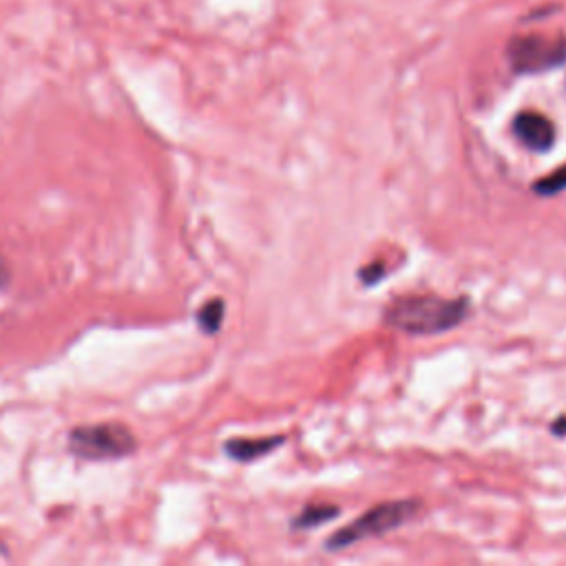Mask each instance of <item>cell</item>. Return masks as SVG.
Instances as JSON below:
<instances>
[{"label": "cell", "instance_id": "obj_1", "mask_svg": "<svg viewBox=\"0 0 566 566\" xmlns=\"http://www.w3.org/2000/svg\"><path fill=\"white\" fill-rule=\"evenodd\" d=\"M469 310L471 303L467 297L445 299L436 294H402L392 299L383 312V321L398 333L436 337L458 328L467 321Z\"/></svg>", "mask_w": 566, "mask_h": 566}, {"label": "cell", "instance_id": "obj_2", "mask_svg": "<svg viewBox=\"0 0 566 566\" xmlns=\"http://www.w3.org/2000/svg\"><path fill=\"white\" fill-rule=\"evenodd\" d=\"M419 511H421V503L412 501V498L387 501V503L374 505L363 516H359L357 520H352L344 529L335 531L326 540V551H341V549H348L357 542L385 535V533H389V531H394L402 525H408L410 520H414L419 516Z\"/></svg>", "mask_w": 566, "mask_h": 566}, {"label": "cell", "instance_id": "obj_3", "mask_svg": "<svg viewBox=\"0 0 566 566\" xmlns=\"http://www.w3.org/2000/svg\"><path fill=\"white\" fill-rule=\"evenodd\" d=\"M69 449L85 460L124 458L137 449V441L127 425L98 423L77 427L69 434Z\"/></svg>", "mask_w": 566, "mask_h": 566}, {"label": "cell", "instance_id": "obj_4", "mask_svg": "<svg viewBox=\"0 0 566 566\" xmlns=\"http://www.w3.org/2000/svg\"><path fill=\"white\" fill-rule=\"evenodd\" d=\"M507 56L516 73H544L566 62V38L544 34L518 36L509 43Z\"/></svg>", "mask_w": 566, "mask_h": 566}, {"label": "cell", "instance_id": "obj_5", "mask_svg": "<svg viewBox=\"0 0 566 566\" xmlns=\"http://www.w3.org/2000/svg\"><path fill=\"white\" fill-rule=\"evenodd\" d=\"M514 135L518 137V142L535 153H546L549 148H553L555 144V127L553 122L535 111H522L514 118L511 124Z\"/></svg>", "mask_w": 566, "mask_h": 566}, {"label": "cell", "instance_id": "obj_6", "mask_svg": "<svg viewBox=\"0 0 566 566\" xmlns=\"http://www.w3.org/2000/svg\"><path fill=\"white\" fill-rule=\"evenodd\" d=\"M286 443V436H266V438H230L226 443V454L237 462L260 460Z\"/></svg>", "mask_w": 566, "mask_h": 566}, {"label": "cell", "instance_id": "obj_7", "mask_svg": "<svg viewBox=\"0 0 566 566\" xmlns=\"http://www.w3.org/2000/svg\"><path fill=\"white\" fill-rule=\"evenodd\" d=\"M341 516V509L337 505H308L294 520H292V529L297 531H305V529H314V527H321L326 525L330 520H337Z\"/></svg>", "mask_w": 566, "mask_h": 566}, {"label": "cell", "instance_id": "obj_8", "mask_svg": "<svg viewBox=\"0 0 566 566\" xmlns=\"http://www.w3.org/2000/svg\"><path fill=\"white\" fill-rule=\"evenodd\" d=\"M224 312H226V305H224V299H210L206 305L200 308L197 312V323L200 328L206 333V335H217L221 323H224Z\"/></svg>", "mask_w": 566, "mask_h": 566}, {"label": "cell", "instance_id": "obj_9", "mask_svg": "<svg viewBox=\"0 0 566 566\" xmlns=\"http://www.w3.org/2000/svg\"><path fill=\"white\" fill-rule=\"evenodd\" d=\"M562 191H566V165L533 184V193L538 197H555Z\"/></svg>", "mask_w": 566, "mask_h": 566}, {"label": "cell", "instance_id": "obj_10", "mask_svg": "<svg viewBox=\"0 0 566 566\" xmlns=\"http://www.w3.org/2000/svg\"><path fill=\"white\" fill-rule=\"evenodd\" d=\"M383 277H385V266H383L381 262H374V264L365 266V268L359 273V279H361L365 286H374V284H378Z\"/></svg>", "mask_w": 566, "mask_h": 566}, {"label": "cell", "instance_id": "obj_11", "mask_svg": "<svg viewBox=\"0 0 566 566\" xmlns=\"http://www.w3.org/2000/svg\"><path fill=\"white\" fill-rule=\"evenodd\" d=\"M8 281H10V266L3 260V255H0V288L8 286Z\"/></svg>", "mask_w": 566, "mask_h": 566}, {"label": "cell", "instance_id": "obj_12", "mask_svg": "<svg viewBox=\"0 0 566 566\" xmlns=\"http://www.w3.org/2000/svg\"><path fill=\"white\" fill-rule=\"evenodd\" d=\"M553 434H557V436H564L566 434V417H562L559 421H553Z\"/></svg>", "mask_w": 566, "mask_h": 566}, {"label": "cell", "instance_id": "obj_13", "mask_svg": "<svg viewBox=\"0 0 566 566\" xmlns=\"http://www.w3.org/2000/svg\"><path fill=\"white\" fill-rule=\"evenodd\" d=\"M10 559V553H8V549H5V544L0 542V562H8Z\"/></svg>", "mask_w": 566, "mask_h": 566}]
</instances>
